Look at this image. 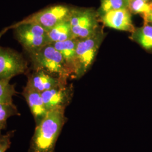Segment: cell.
Wrapping results in <instances>:
<instances>
[{"label":"cell","mask_w":152,"mask_h":152,"mask_svg":"<svg viewBox=\"0 0 152 152\" xmlns=\"http://www.w3.org/2000/svg\"><path fill=\"white\" fill-rule=\"evenodd\" d=\"M78 40L77 38H73L51 44L62 55L71 75L76 74V48Z\"/></svg>","instance_id":"cell-12"},{"label":"cell","mask_w":152,"mask_h":152,"mask_svg":"<svg viewBox=\"0 0 152 152\" xmlns=\"http://www.w3.org/2000/svg\"><path fill=\"white\" fill-rule=\"evenodd\" d=\"M9 29H10V27L5 28H4V29H2V30L0 32V38H1V37L7 32V31Z\"/></svg>","instance_id":"cell-21"},{"label":"cell","mask_w":152,"mask_h":152,"mask_svg":"<svg viewBox=\"0 0 152 152\" xmlns=\"http://www.w3.org/2000/svg\"><path fill=\"white\" fill-rule=\"evenodd\" d=\"M64 110L65 109L50 110L36 126L28 152H55L56 141L67 121Z\"/></svg>","instance_id":"cell-1"},{"label":"cell","mask_w":152,"mask_h":152,"mask_svg":"<svg viewBox=\"0 0 152 152\" xmlns=\"http://www.w3.org/2000/svg\"><path fill=\"white\" fill-rule=\"evenodd\" d=\"M28 69L23 56L13 49L0 46V80H9Z\"/></svg>","instance_id":"cell-7"},{"label":"cell","mask_w":152,"mask_h":152,"mask_svg":"<svg viewBox=\"0 0 152 152\" xmlns=\"http://www.w3.org/2000/svg\"></svg>","instance_id":"cell-23"},{"label":"cell","mask_w":152,"mask_h":152,"mask_svg":"<svg viewBox=\"0 0 152 152\" xmlns=\"http://www.w3.org/2000/svg\"><path fill=\"white\" fill-rule=\"evenodd\" d=\"M131 38L143 48L152 51V25L145 23L142 27L132 33Z\"/></svg>","instance_id":"cell-14"},{"label":"cell","mask_w":152,"mask_h":152,"mask_svg":"<svg viewBox=\"0 0 152 152\" xmlns=\"http://www.w3.org/2000/svg\"><path fill=\"white\" fill-rule=\"evenodd\" d=\"M66 80L42 70H34L28 77L26 86L42 93L53 88L66 84Z\"/></svg>","instance_id":"cell-9"},{"label":"cell","mask_w":152,"mask_h":152,"mask_svg":"<svg viewBox=\"0 0 152 152\" xmlns=\"http://www.w3.org/2000/svg\"><path fill=\"white\" fill-rule=\"evenodd\" d=\"M16 106L13 104L0 103V131L5 130L7 121L12 116L20 115Z\"/></svg>","instance_id":"cell-16"},{"label":"cell","mask_w":152,"mask_h":152,"mask_svg":"<svg viewBox=\"0 0 152 152\" xmlns=\"http://www.w3.org/2000/svg\"><path fill=\"white\" fill-rule=\"evenodd\" d=\"M129 0H128V1H129ZM143 1H147V2H149L150 0H143Z\"/></svg>","instance_id":"cell-22"},{"label":"cell","mask_w":152,"mask_h":152,"mask_svg":"<svg viewBox=\"0 0 152 152\" xmlns=\"http://www.w3.org/2000/svg\"><path fill=\"white\" fill-rule=\"evenodd\" d=\"M69 20L74 38H87L98 32L96 15L90 10L72 9Z\"/></svg>","instance_id":"cell-5"},{"label":"cell","mask_w":152,"mask_h":152,"mask_svg":"<svg viewBox=\"0 0 152 152\" xmlns=\"http://www.w3.org/2000/svg\"><path fill=\"white\" fill-rule=\"evenodd\" d=\"M14 135L13 131H10L4 135L0 134V152H6L9 149L11 144V138Z\"/></svg>","instance_id":"cell-19"},{"label":"cell","mask_w":152,"mask_h":152,"mask_svg":"<svg viewBox=\"0 0 152 152\" xmlns=\"http://www.w3.org/2000/svg\"><path fill=\"white\" fill-rule=\"evenodd\" d=\"M145 23H152V14L147 17L146 20H145Z\"/></svg>","instance_id":"cell-20"},{"label":"cell","mask_w":152,"mask_h":152,"mask_svg":"<svg viewBox=\"0 0 152 152\" xmlns=\"http://www.w3.org/2000/svg\"><path fill=\"white\" fill-rule=\"evenodd\" d=\"M128 9L131 13L141 15L144 20L152 14V2L143 0H129Z\"/></svg>","instance_id":"cell-15"},{"label":"cell","mask_w":152,"mask_h":152,"mask_svg":"<svg viewBox=\"0 0 152 152\" xmlns=\"http://www.w3.org/2000/svg\"><path fill=\"white\" fill-rule=\"evenodd\" d=\"M22 94L27 102L36 126L42 121L48 113L41 93L26 86Z\"/></svg>","instance_id":"cell-11"},{"label":"cell","mask_w":152,"mask_h":152,"mask_svg":"<svg viewBox=\"0 0 152 152\" xmlns=\"http://www.w3.org/2000/svg\"></svg>","instance_id":"cell-24"},{"label":"cell","mask_w":152,"mask_h":152,"mask_svg":"<svg viewBox=\"0 0 152 152\" xmlns=\"http://www.w3.org/2000/svg\"><path fill=\"white\" fill-rule=\"evenodd\" d=\"M103 39V33L98 31L92 36L78 39L76 48V76L83 75L92 64Z\"/></svg>","instance_id":"cell-4"},{"label":"cell","mask_w":152,"mask_h":152,"mask_svg":"<svg viewBox=\"0 0 152 152\" xmlns=\"http://www.w3.org/2000/svg\"><path fill=\"white\" fill-rule=\"evenodd\" d=\"M50 44L64 41L74 38L69 20H66L58 24L48 32Z\"/></svg>","instance_id":"cell-13"},{"label":"cell","mask_w":152,"mask_h":152,"mask_svg":"<svg viewBox=\"0 0 152 152\" xmlns=\"http://www.w3.org/2000/svg\"><path fill=\"white\" fill-rule=\"evenodd\" d=\"M29 54L34 70L45 71L66 80L71 75L62 55L51 44Z\"/></svg>","instance_id":"cell-2"},{"label":"cell","mask_w":152,"mask_h":152,"mask_svg":"<svg viewBox=\"0 0 152 152\" xmlns=\"http://www.w3.org/2000/svg\"><path fill=\"white\" fill-rule=\"evenodd\" d=\"M128 0H101L100 10L103 14L109 11L128 8Z\"/></svg>","instance_id":"cell-18"},{"label":"cell","mask_w":152,"mask_h":152,"mask_svg":"<svg viewBox=\"0 0 152 152\" xmlns=\"http://www.w3.org/2000/svg\"><path fill=\"white\" fill-rule=\"evenodd\" d=\"M72 88L66 84L53 88L41 93L48 111L56 109H65L72 98Z\"/></svg>","instance_id":"cell-8"},{"label":"cell","mask_w":152,"mask_h":152,"mask_svg":"<svg viewBox=\"0 0 152 152\" xmlns=\"http://www.w3.org/2000/svg\"><path fill=\"white\" fill-rule=\"evenodd\" d=\"M18 41L29 54L50 44L48 32L34 23L20 22L12 25Z\"/></svg>","instance_id":"cell-3"},{"label":"cell","mask_w":152,"mask_h":152,"mask_svg":"<svg viewBox=\"0 0 152 152\" xmlns=\"http://www.w3.org/2000/svg\"><path fill=\"white\" fill-rule=\"evenodd\" d=\"M102 21L105 26L117 30L132 33L135 29L132 22L131 12L128 8L104 14Z\"/></svg>","instance_id":"cell-10"},{"label":"cell","mask_w":152,"mask_h":152,"mask_svg":"<svg viewBox=\"0 0 152 152\" xmlns=\"http://www.w3.org/2000/svg\"><path fill=\"white\" fill-rule=\"evenodd\" d=\"M71 10L66 6H52L28 16L22 22L36 23L48 32L58 24L68 20Z\"/></svg>","instance_id":"cell-6"},{"label":"cell","mask_w":152,"mask_h":152,"mask_svg":"<svg viewBox=\"0 0 152 152\" xmlns=\"http://www.w3.org/2000/svg\"><path fill=\"white\" fill-rule=\"evenodd\" d=\"M16 93L15 85L9 80H0V103H13L12 98Z\"/></svg>","instance_id":"cell-17"}]
</instances>
